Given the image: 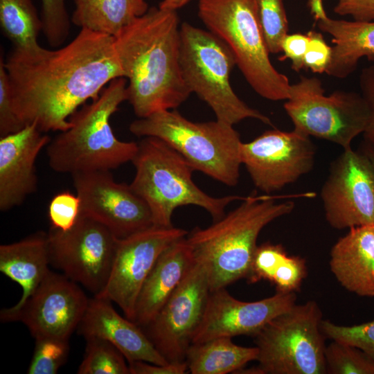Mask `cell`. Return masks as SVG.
<instances>
[{
  "instance_id": "cell-1",
  "label": "cell",
  "mask_w": 374,
  "mask_h": 374,
  "mask_svg": "<svg viewBox=\"0 0 374 374\" xmlns=\"http://www.w3.org/2000/svg\"><path fill=\"white\" fill-rule=\"evenodd\" d=\"M4 66L17 116L44 133L67 130L77 109L124 77L114 37L85 28L55 49L13 48Z\"/></svg>"
},
{
  "instance_id": "cell-2",
  "label": "cell",
  "mask_w": 374,
  "mask_h": 374,
  "mask_svg": "<svg viewBox=\"0 0 374 374\" xmlns=\"http://www.w3.org/2000/svg\"><path fill=\"white\" fill-rule=\"evenodd\" d=\"M177 11L151 7L114 37L127 80V101L138 118L175 109L191 93L183 78Z\"/></svg>"
},
{
  "instance_id": "cell-3",
  "label": "cell",
  "mask_w": 374,
  "mask_h": 374,
  "mask_svg": "<svg viewBox=\"0 0 374 374\" xmlns=\"http://www.w3.org/2000/svg\"><path fill=\"white\" fill-rule=\"evenodd\" d=\"M293 201L277 202L276 197L249 196L235 209L186 235L194 259L207 273L211 291L247 278L261 231L270 222L290 213Z\"/></svg>"
},
{
  "instance_id": "cell-4",
  "label": "cell",
  "mask_w": 374,
  "mask_h": 374,
  "mask_svg": "<svg viewBox=\"0 0 374 374\" xmlns=\"http://www.w3.org/2000/svg\"><path fill=\"white\" fill-rule=\"evenodd\" d=\"M127 80H112L100 96L85 103L69 118L70 127L51 140L46 147L49 166L60 173L109 171L132 161L139 143L118 140L110 118L127 100Z\"/></svg>"
},
{
  "instance_id": "cell-5",
  "label": "cell",
  "mask_w": 374,
  "mask_h": 374,
  "mask_svg": "<svg viewBox=\"0 0 374 374\" xmlns=\"http://www.w3.org/2000/svg\"><path fill=\"white\" fill-rule=\"evenodd\" d=\"M132 160L134 177L130 184L148 205L154 226L171 227L174 211L195 205L206 210L217 221L224 215L232 202L244 199L237 195L215 197L193 181L195 170L178 152L161 139L146 136L138 143Z\"/></svg>"
},
{
  "instance_id": "cell-6",
  "label": "cell",
  "mask_w": 374,
  "mask_h": 374,
  "mask_svg": "<svg viewBox=\"0 0 374 374\" xmlns=\"http://www.w3.org/2000/svg\"><path fill=\"white\" fill-rule=\"evenodd\" d=\"M129 129L137 136H154L165 141L195 170L228 186L238 183L242 142L233 125L217 120L192 122L176 109H170L139 118Z\"/></svg>"
},
{
  "instance_id": "cell-7",
  "label": "cell",
  "mask_w": 374,
  "mask_h": 374,
  "mask_svg": "<svg viewBox=\"0 0 374 374\" xmlns=\"http://www.w3.org/2000/svg\"><path fill=\"white\" fill-rule=\"evenodd\" d=\"M198 17L233 53L251 88L269 100H287L291 84L269 59L255 0H199Z\"/></svg>"
},
{
  "instance_id": "cell-8",
  "label": "cell",
  "mask_w": 374,
  "mask_h": 374,
  "mask_svg": "<svg viewBox=\"0 0 374 374\" xmlns=\"http://www.w3.org/2000/svg\"><path fill=\"white\" fill-rule=\"evenodd\" d=\"M179 60L184 81L213 111L216 120L233 125L246 118L271 125L269 117L248 106L234 92L230 75L236 65L228 46L209 30L188 22L179 28Z\"/></svg>"
},
{
  "instance_id": "cell-9",
  "label": "cell",
  "mask_w": 374,
  "mask_h": 374,
  "mask_svg": "<svg viewBox=\"0 0 374 374\" xmlns=\"http://www.w3.org/2000/svg\"><path fill=\"white\" fill-rule=\"evenodd\" d=\"M322 313L314 301L294 305L268 322L253 337L257 366L238 373L323 374L325 336Z\"/></svg>"
},
{
  "instance_id": "cell-10",
  "label": "cell",
  "mask_w": 374,
  "mask_h": 374,
  "mask_svg": "<svg viewBox=\"0 0 374 374\" xmlns=\"http://www.w3.org/2000/svg\"><path fill=\"white\" fill-rule=\"evenodd\" d=\"M324 91L319 78L301 76L291 84L284 109L294 130L330 141L343 150L350 148L353 139L367 126V103L361 93L354 91L337 90L328 96Z\"/></svg>"
},
{
  "instance_id": "cell-11",
  "label": "cell",
  "mask_w": 374,
  "mask_h": 374,
  "mask_svg": "<svg viewBox=\"0 0 374 374\" xmlns=\"http://www.w3.org/2000/svg\"><path fill=\"white\" fill-rule=\"evenodd\" d=\"M51 265L73 281L99 294L111 272L118 239L103 224L80 215L67 231L47 233Z\"/></svg>"
},
{
  "instance_id": "cell-12",
  "label": "cell",
  "mask_w": 374,
  "mask_h": 374,
  "mask_svg": "<svg viewBox=\"0 0 374 374\" xmlns=\"http://www.w3.org/2000/svg\"><path fill=\"white\" fill-rule=\"evenodd\" d=\"M210 293L206 269L195 260L154 318L142 328L169 363L186 361L187 350L203 319Z\"/></svg>"
},
{
  "instance_id": "cell-13",
  "label": "cell",
  "mask_w": 374,
  "mask_h": 374,
  "mask_svg": "<svg viewBox=\"0 0 374 374\" xmlns=\"http://www.w3.org/2000/svg\"><path fill=\"white\" fill-rule=\"evenodd\" d=\"M89 299L77 283L50 270L26 301L18 308L0 312L1 322L19 321L32 336L69 340L78 329Z\"/></svg>"
},
{
  "instance_id": "cell-14",
  "label": "cell",
  "mask_w": 374,
  "mask_h": 374,
  "mask_svg": "<svg viewBox=\"0 0 374 374\" xmlns=\"http://www.w3.org/2000/svg\"><path fill=\"white\" fill-rule=\"evenodd\" d=\"M326 221L334 229L374 225V166L361 150L344 149L321 190Z\"/></svg>"
},
{
  "instance_id": "cell-15",
  "label": "cell",
  "mask_w": 374,
  "mask_h": 374,
  "mask_svg": "<svg viewBox=\"0 0 374 374\" xmlns=\"http://www.w3.org/2000/svg\"><path fill=\"white\" fill-rule=\"evenodd\" d=\"M316 148L310 137L296 130L265 132L242 143L240 157L254 186L270 193L294 183L313 168Z\"/></svg>"
},
{
  "instance_id": "cell-16",
  "label": "cell",
  "mask_w": 374,
  "mask_h": 374,
  "mask_svg": "<svg viewBox=\"0 0 374 374\" xmlns=\"http://www.w3.org/2000/svg\"><path fill=\"white\" fill-rule=\"evenodd\" d=\"M71 176L80 200V215L103 224L118 240L154 226L146 203L130 185L117 182L109 171Z\"/></svg>"
},
{
  "instance_id": "cell-17",
  "label": "cell",
  "mask_w": 374,
  "mask_h": 374,
  "mask_svg": "<svg viewBox=\"0 0 374 374\" xmlns=\"http://www.w3.org/2000/svg\"><path fill=\"white\" fill-rule=\"evenodd\" d=\"M182 229L152 226L118 240L108 281L96 296L115 303L133 321L136 300L143 284L161 253L186 237Z\"/></svg>"
},
{
  "instance_id": "cell-18",
  "label": "cell",
  "mask_w": 374,
  "mask_h": 374,
  "mask_svg": "<svg viewBox=\"0 0 374 374\" xmlns=\"http://www.w3.org/2000/svg\"><path fill=\"white\" fill-rule=\"evenodd\" d=\"M294 292H277L253 302L232 296L224 288L211 291L205 312L192 344L238 335L254 337L268 322L296 304Z\"/></svg>"
},
{
  "instance_id": "cell-19",
  "label": "cell",
  "mask_w": 374,
  "mask_h": 374,
  "mask_svg": "<svg viewBox=\"0 0 374 374\" xmlns=\"http://www.w3.org/2000/svg\"><path fill=\"white\" fill-rule=\"evenodd\" d=\"M51 140L34 123L0 138L1 211L21 205L36 191V160Z\"/></svg>"
},
{
  "instance_id": "cell-20",
  "label": "cell",
  "mask_w": 374,
  "mask_h": 374,
  "mask_svg": "<svg viewBox=\"0 0 374 374\" xmlns=\"http://www.w3.org/2000/svg\"><path fill=\"white\" fill-rule=\"evenodd\" d=\"M109 299L94 296L77 331L84 337H97L114 345L128 363L143 361L156 364L169 362L158 352L144 330L134 321L121 316Z\"/></svg>"
},
{
  "instance_id": "cell-21",
  "label": "cell",
  "mask_w": 374,
  "mask_h": 374,
  "mask_svg": "<svg viewBox=\"0 0 374 374\" xmlns=\"http://www.w3.org/2000/svg\"><path fill=\"white\" fill-rule=\"evenodd\" d=\"M317 28L332 37V56L326 71L337 78L349 76L359 60H374V21H347L330 17L323 0H308Z\"/></svg>"
},
{
  "instance_id": "cell-22",
  "label": "cell",
  "mask_w": 374,
  "mask_h": 374,
  "mask_svg": "<svg viewBox=\"0 0 374 374\" xmlns=\"http://www.w3.org/2000/svg\"><path fill=\"white\" fill-rule=\"evenodd\" d=\"M194 262L186 236L168 247L143 284L133 321L141 328L147 326L180 285Z\"/></svg>"
},
{
  "instance_id": "cell-23",
  "label": "cell",
  "mask_w": 374,
  "mask_h": 374,
  "mask_svg": "<svg viewBox=\"0 0 374 374\" xmlns=\"http://www.w3.org/2000/svg\"><path fill=\"white\" fill-rule=\"evenodd\" d=\"M332 273L348 291L374 296V225L351 228L332 246Z\"/></svg>"
},
{
  "instance_id": "cell-24",
  "label": "cell",
  "mask_w": 374,
  "mask_h": 374,
  "mask_svg": "<svg viewBox=\"0 0 374 374\" xmlns=\"http://www.w3.org/2000/svg\"><path fill=\"white\" fill-rule=\"evenodd\" d=\"M47 233L38 231L0 246V271L22 289L18 308L34 292L50 271Z\"/></svg>"
},
{
  "instance_id": "cell-25",
  "label": "cell",
  "mask_w": 374,
  "mask_h": 374,
  "mask_svg": "<svg viewBox=\"0 0 374 374\" xmlns=\"http://www.w3.org/2000/svg\"><path fill=\"white\" fill-rule=\"evenodd\" d=\"M71 21L81 28L116 35L125 26L147 12L145 0H73Z\"/></svg>"
},
{
  "instance_id": "cell-26",
  "label": "cell",
  "mask_w": 374,
  "mask_h": 374,
  "mask_svg": "<svg viewBox=\"0 0 374 374\" xmlns=\"http://www.w3.org/2000/svg\"><path fill=\"white\" fill-rule=\"evenodd\" d=\"M258 350L234 344L231 337H222L192 344L186 362L192 374L236 373L248 362L256 360Z\"/></svg>"
},
{
  "instance_id": "cell-27",
  "label": "cell",
  "mask_w": 374,
  "mask_h": 374,
  "mask_svg": "<svg viewBox=\"0 0 374 374\" xmlns=\"http://www.w3.org/2000/svg\"><path fill=\"white\" fill-rule=\"evenodd\" d=\"M305 260L290 256L280 244L265 242L257 247L247 280L254 283L266 280L277 292L298 290L306 276Z\"/></svg>"
},
{
  "instance_id": "cell-28",
  "label": "cell",
  "mask_w": 374,
  "mask_h": 374,
  "mask_svg": "<svg viewBox=\"0 0 374 374\" xmlns=\"http://www.w3.org/2000/svg\"><path fill=\"white\" fill-rule=\"evenodd\" d=\"M0 26L13 48L27 50L40 46L42 21L32 0H0Z\"/></svg>"
},
{
  "instance_id": "cell-29",
  "label": "cell",
  "mask_w": 374,
  "mask_h": 374,
  "mask_svg": "<svg viewBox=\"0 0 374 374\" xmlns=\"http://www.w3.org/2000/svg\"><path fill=\"white\" fill-rule=\"evenodd\" d=\"M85 340V353L78 374H130L128 362L114 345L97 337Z\"/></svg>"
},
{
  "instance_id": "cell-30",
  "label": "cell",
  "mask_w": 374,
  "mask_h": 374,
  "mask_svg": "<svg viewBox=\"0 0 374 374\" xmlns=\"http://www.w3.org/2000/svg\"><path fill=\"white\" fill-rule=\"evenodd\" d=\"M326 373L374 374V359L360 348L332 340L326 346Z\"/></svg>"
},
{
  "instance_id": "cell-31",
  "label": "cell",
  "mask_w": 374,
  "mask_h": 374,
  "mask_svg": "<svg viewBox=\"0 0 374 374\" xmlns=\"http://www.w3.org/2000/svg\"><path fill=\"white\" fill-rule=\"evenodd\" d=\"M259 22L270 53L281 52L289 24L283 0H255Z\"/></svg>"
},
{
  "instance_id": "cell-32",
  "label": "cell",
  "mask_w": 374,
  "mask_h": 374,
  "mask_svg": "<svg viewBox=\"0 0 374 374\" xmlns=\"http://www.w3.org/2000/svg\"><path fill=\"white\" fill-rule=\"evenodd\" d=\"M35 339L34 352L27 373H57L68 359L69 340L55 337H38Z\"/></svg>"
},
{
  "instance_id": "cell-33",
  "label": "cell",
  "mask_w": 374,
  "mask_h": 374,
  "mask_svg": "<svg viewBox=\"0 0 374 374\" xmlns=\"http://www.w3.org/2000/svg\"><path fill=\"white\" fill-rule=\"evenodd\" d=\"M42 32L50 46L58 48L67 39L71 20L66 0H40Z\"/></svg>"
},
{
  "instance_id": "cell-34",
  "label": "cell",
  "mask_w": 374,
  "mask_h": 374,
  "mask_svg": "<svg viewBox=\"0 0 374 374\" xmlns=\"http://www.w3.org/2000/svg\"><path fill=\"white\" fill-rule=\"evenodd\" d=\"M321 329L325 337L356 346L374 359V320L351 326L322 320Z\"/></svg>"
},
{
  "instance_id": "cell-35",
  "label": "cell",
  "mask_w": 374,
  "mask_h": 374,
  "mask_svg": "<svg viewBox=\"0 0 374 374\" xmlns=\"http://www.w3.org/2000/svg\"><path fill=\"white\" fill-rule=\"evenodd\" d=\"M78 196L68 191L55 195L48 206V218L53 228L67 231L71 229L80 215Z\"/></svg>"
},
{
  "instance_id": "cell-36",
  "label": "cell",
  "mask_w": 374,
  "mask_h": 374,
  "mask_svg": "<svg viewBox=\"0 0 374 374\" xmlns=\"http://www.w3.org/2000/svg\"><path fill=\"white\" fill-rule=\"evenodd\" d=\"M25 125L17 116L13 106L12 93L4 59L0 58V137L16 132Z\"/></svg>"
},
{
  "instance_id": "cell-37",
  "label": "cell",
  "mask_w": 374,
  "mask_h": 374,
  "mask_svg": "<svg viewBox=\"0 0 374 374\" xmlns=\"http://www.w3.org/2000/svg\"><path fill=\"white\" fill-rule=\"evenodd\" d=\"M308 35L309 44L304 57V67L313 73H324L330 62L332 46L326 43L319 32L310 30Z\"/></svg>"
},
{
  "instance_id": "cell-38",
  "label": "cell",
  "mask_w": 374,
  "mask_h": 374,
  "mask_svg": "<svg viewBox=\"0 0 374 374\" xmlns=\"http://www.w3.org/2000/svg\"><path fill=\"white\" fill-rule=\"evenodd\" d=\"M309 44V35L307 34H287L281 43V52L283 55L280 60L289 59L292 69L299 72L304 67V57Z\"/></svg>"
},
{
  "instance_id": "cell-39",
  "label": "cell",
  "mask_w": 374,
  "mask_h": 374,
  "mask_svg": "<svg viewBox=\"0 0 374 374\" xmlns=\"http://www.w3.org/2000/svg\"><path fill=\"white\" fill-rule=\"evenodd\" d=\"M361 95L367 103L369 117L363 134L364 141L374 144V65L364 68L359 78Z\"/></svg>"
},
{
  "instance_id": "cell-40",
  "label": "cell",
  "mask_w": 374,
  "mask_h": 374,
  "mask_svg": "<svg viewBox=\"0 0 374 374\" xmlns=\"http://www.w3.org/2000/svg\"><path fill=\"white\" fill-rule=\"evenodd\" d=\"M334 12L356 21H374V0H338Z\"/></svg>"
},
{
  "instance_id": "cell-41",
  "label": "cell",
  "mask_w": 374,
  "mask_h": 374,
  "mask_svg": "<svg viewBox=\"0 0 374 374\" xmlns=\"http://www.w3.org/2000/svg\"><path fill=\"white\" fill-rule=\"evenodd\" d=\"M130 374H184L188 373L186 362L156 364L143 361L128 363Z\"/></svg>"
},
{
  "instance_id": "cell-42",
  "label": "cell",
  "mask_w": 374,
  "mask_h": 374,
  "mask_svg": "<svg viewBox=\"0 0 374 374\" xmlns=\"http://www.w3.org/2000/svg\"><path fill=\"white\" fill-rule=\"evenodd\" d=\"M191 0H163L159 4V8L163 10H174L182 8Z\"/></svg>"
},
{
  "instance_id": "cell-43",
  "label": "cell",
  "mask_w": 374,
  "mask_h": 374,
  "mask_svg": "<svg viewBox=\"0 0 374 374\" xmlns=\"http://www.w3.org/2000/svg\"><path fill=\"white\" fill-rule=\"evenodd\" d=\"M360 150L370 159L374 166V144L364 141Z\"/></svg>"
}]
</instances>
